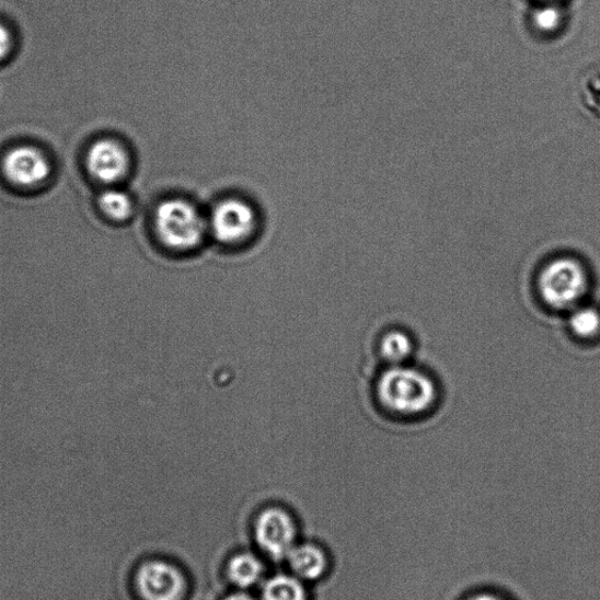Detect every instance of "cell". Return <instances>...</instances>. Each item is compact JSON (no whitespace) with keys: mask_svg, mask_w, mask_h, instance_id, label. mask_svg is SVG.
I'll use <instances>...</instances> for the list:
<instances>
[{"mask_svg":"<svg viewBox=\"0 0 600 600\" xmlns=\"http://www.w3.org/2000/svg\"><path fill=\"white\" fill-rule=\"evenodd\" d=\"M380 406L397 418H420L435 408L438 389L435 380L411 366L394 365L383 371L377 382Z\"/></svg>","mask_w":600,"mask_h":600,"instance_id":"cell-1","label":"cell"},{"mask_svg":"<svg viewBox=\"0 0 600 600\" xmlns=\"http://www.w3.org/2000/svg\"><path fill=\"white\" fill-rule=\"evenodd\" d=\"M153 227L158 241L173 253L193 252L209 233L204 214L181 197L165 198L157 206Z\"/></svg>","mask_w":600,"mask_h":600,"instance_id":"cell-2","label":"cell"},{"mask_svg":"<svg viewBox=\"0 0 600 600\" xmlns=\"http://www.w3.org/2000/svg\"><path fill=\"white\" fill-rule=\"evenodd\" d=\"M541 302L549 309L570 312L580 305L590 288V277L579 259L561 256L547 262L536 280Z\"/></svg>","mask_w":600,"mask_h":600,"instance_id":"cell-3","label":"cell"},{"mask_svg":"<svg viewBox=\"0 0 600 600\" xmlns=\"http://www.w3.org/2000/svg\"><path fill=\"white\" fill-rule=\"evenodd\" d=\"M207 220L211 236L227 246H239L252 240L258 226L255 208L239 197L221 199Z\"/></svg>","mask_w":600,"mask_h":600,"instance_id":"cell-4","label":"cell"},{"mask_svg":"<svg viewBox=\"0 0 600 600\" xmlns=\"http://www.w3.org/2000/svg\"><path fill=\"white\" fill-rule=\"evenodd\" d=\"M136 587L143 600H181L186 592V579L174 565L150 561L140 566Z\"/></svg>","mask_w":600,"mask_h":600,"instance_id":"cell-5","label":"cell"},{"mask_svg":"<svg viewBox=\"0 0 600 600\" xmlns=\"http://www.w3.org/2000/svg\"><path fill=\"white\" fill-rule=\"evenodd\" d=\"M255 538L263 552L274 559L287 558L296 540L290 515L280 509H266L256 521Z\"/></svg>","mask_w":600,"mask_h":600,"instance_id":"cell-6","label":"cell"},{"mask_svg":"<svg viewBox=\"0 0 600 600\" xmlns=\"http://www.w3.org/2000/svg\"><path fill=\"white\" fill-rule=\"evenodd\" d=\"M3 171L14 185L31 187L41 185L51 174V163L39 149L20 146L5 155Z\"/></svg>","mask_w":600,"mask_h":600,"instance_id":"cell-7","label":"cell"},{"mask_svg":"<svg viewBox=\"0 0 600 600\" xmlns=\"http://www.w3.org/2000/svg\"><path fill=\"white\" fill-rule=\"evenodd\" d=\"M86 164L89 172L95 180L114 183L127 175L130 158L120 142L102 139L94 142L89 149Z\"/></svg>","mask_w":600,"mask_h":600,"instance_id":"cell-8","label":"cell"},{"mask_svg":"<svg viewBox=\"0 0 600 600\" xmlns=\"http://www.w3.org/2000/svg\"><path fill=\"white\" fill-rule=\"evenodd\" d=\"M287 558L290 568L300 579L320 578L326 568L322 550L311 544L295 545Z\"/></svg>","mask_w":600,"mask_h":600,"instance_id":"cell-9","label":"cell"},{"mask_svg":"<svg viewBox=\"0 0 600 600\" xmlns=\"http://www.w3.org/2000/svg\"><path fill=\"white\" fill-rule=\"evenodd\" d=\"M569 330L581 342L600 337V311L590 305H578L569 312Z\"/></svg>","mask_w":600,"mask_h":600,"instance_id":"cell-10","label":"cell"},{"mask_svg":"<svg viewBox=\"0 0 600 600\" xmlns=\"http://www.w3.org/2000/svg\"><path fill=\"white\" fill-rule=\"evenodd\" d=\"M263 572V564L252 554H240L233 557L228 565L230 580L242 589L256 586Z\"/></svg>","mask_w":600,"mask_h":600,"instance_id":"cell-11","label":"cell"},{"mask_svg":"<svg viewBox=\"0 0 600 600\" xmlns=\"http://www.w3.org/2000/svg\"><path fill=\"white\" fill-rule=\"evenodd\" d=\"M414 344L402 330H391L380 339L379 351L390 366L404 365L412 356Z\"/></svg>","mask_w":600,"mask_h":600,"instance_id":"cell-12","label":"cell"},{"mask_svg":"<svg viewBox=\"0 0 600 600\" xmlns=\"http://www.w3.org/2000/svg\"><path fill=\"white\" fill-rule=\"evenodd\" d=\"M263 600H305L302 582L297 577L278 575L265 582Z\"/></svg>","mask_w":600,"mask_h":600,"instance_id":"cell-13","label":"cell"},{"mask_svg":"<svg viewBox=\"0 0 600 600\" xmlns=\"http://www.w3.org/2000/svg\"><path fill=\"white\" fill-rule=\"evenodd\" d=\"M99 206L107 218L116 222L128 220L135 210L130 196L119 189H108L100 195Z\"/></svg>","mask_w":600,"mask_h":600,"instance_id":"cell-14","label":"cell"},{"mask_svg":"<svg viewBox=\"0 0 600 600\" xmlns=\"http://www.w3.org/2000/svg\"><path fill=\"white\" fill-rule=\"evenodd\" d=\"M532 23L544 35H552L563 23V13L554 4H545L532 13Z\"/></svg>","mask_w":600,"mask_h":600,"instance_id":"cell-15","label":"cell"},{"mask_svg":"<svg viewBox=\"0 0 600 600\" xmlns=\"http://www.w3.org/2000/svg\"><path fill=\"white\" fill-rule=\"evenodd\" d=\"M11 35L9 30L0 24V59H3L8 56L11 48Z\"/></svg>","mask_w":600,"mask_h":600,"instance_id":"cell-16","label":"cell"},{"mask_svg":"<svg viewBox=\"0 0 600 600\" xmlns=\"http://www.w3.org/2000/svg\"><path fill=\"white\" fill-rule=\"evenodd\" d=\"M224 600H255L252 596H249L243 592L233 593L229 597H227Z\"/></svg>","mask_w":600,"mask_h":600,"instance_id":"cell-17","label":"cell"},{"mask_svg":"<svg viewBox=\"0 0 600 600\" xmlns=\"http://www.w3.org/2000/svg\"><path fill=\"white\" fill-rule=\"evenodd\" d=\"M470 600H503V599L492 595H480Z\"/></svg>","mask_w":600,"mask_h":600,"instance_id":"cell-18","label":"cell"}]
</instances>
